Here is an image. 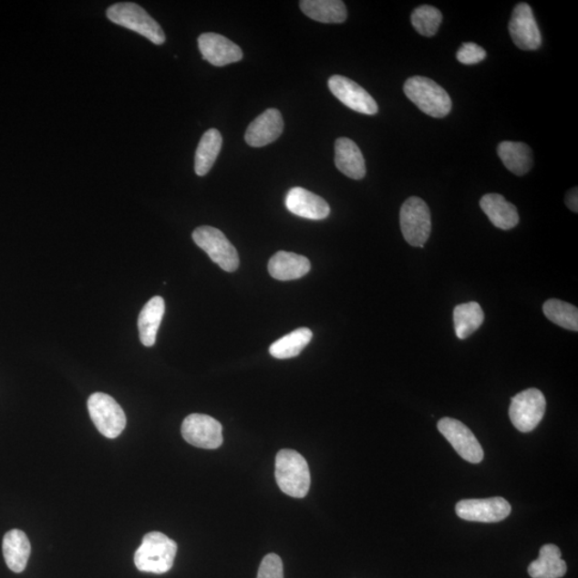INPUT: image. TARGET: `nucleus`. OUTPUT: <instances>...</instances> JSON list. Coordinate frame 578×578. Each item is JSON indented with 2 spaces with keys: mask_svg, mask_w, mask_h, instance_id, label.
<instances>
[{
  "mask_svg": "<svg viewBox=\"0 0 578 578\" xmlns=\"http://www.w3.org/2000/svg\"><path fill=\"white\" fill-rule=\"evenodd\" d=\"M181 434L190 445L209 450L223 444L222 424L207 415L188 416L182 422Z\"/></svg>",
  "mask_w": 578,
  "mask_h": 578,
  "instance_id": "nucleus-9",
  "label": "nucleus"
},
{
  "mask_svg": "<svg viewBox=\"0 0 578 578\" xmlns=\"http://www.w3.org/2000/svg\"><path fill=\"white\" fill-rule=\"evenodd\" d=\"M511 504L502 497L487 500H464L455 506L459 518L478 522H498L506 520L511 513Z\"/></svg>",
  "mask_w": 578,
  "mask_h": 578,
  "instance_id": "nucleus-11",
  "label": "nucleus"
},
{
  "mask_svg": "<svg viewBox=\"0 0 578 578\" xmlns=\"http://www.w3.org/2000/svg\"><path fill=\"white\" fill-rule=\"evenodd\" d=\"M544 315L553 324L571 330H578L577 307L558 299L547 300L543 305Z\"/></svg>",
  "mask_w": 578,
  "mask_h": 578,
  "instance_id": "nucleus-28",
  "label": "nucleus"
},
{
  "mask_svg": "<svg viewBox=\"0 0 578 578\" xmlns=\"http://www.w3.org/2000/svg\"><path fill=\"white\" fill-rule=\"evenodd\" d=\"M3 552L8 568L15 573H22L26 569L30 552H32V545L26 533L18 529H12L5 533L3 540Z\"/></svg>",
  "mask_w": 578,
  "mask_h": 578,
  "instance_id": "nucleus-20",
  "label": "nucleus"
},
{
  "mask_svg": "<svg viewBox=\"0 0 578 578\" xmlns=\"http://www.w3.org/2000/svg\"><path fill=\"white\" fill-rule=\"evenodd\" d=\"M441 21V12L428 5H421L411 15V24L417 33L424 36H433L438 34Z\"/></svg>",
  "mask_w": 578,
  "mask_h": 578,
  "instance_id": "nucleus-29",
  "label": "nucleus"
},
{
  "mask_svg": "<svg viewBox=\"0 0 578 578\" xmlns=\"http://www.w3.org/2000/svg\"><path fill=\"white\" fill-rule=\"evenodd\" d=\"M275 480L283 493L304 498L311 487V473L305 459L297 451H279L275 458Z\"/></svg>",
  "mask_w": 578,
  "mask_h": 578,
  "instance_id": "nucleus-2",
  "label": "nucleus"
},
{
  "mask_svg": "<svg viewBox=\"0 0 578 578\" xmlns=\"http://www.w3.org/2000/svg\"><path fill=\"white\" fill-rule=\"evenodd\" d=\"M438 428L460 458L471 464L482 462L483 449L476 436L464 423L452 418H442L438 423Z\"/></svg>",
  "mask_w": 578,
  "mask_h": 578,
  "instance_id": "nucleus-10",
  "label": "nucleus"
},
{
  "mask_svg": "<svg viewBox=\"0 0 578 578\" xmlns=\"http://www.w3.org/2000/svg\"><path fill=\"white\" fill-rule=\"evenodd\" d=\"M311 263L306 257L292 252L280 251L270 258L268 272L274 279L292 281L309 274Z\"/></svg>",
  "mask_w": 578,
  "mask_h": 578,
  "instance_id": "nucleus-18",
  "label": "nucleus"
},
{
  "mask_svg": "<svg viewBox=\"0 0 578 578\" xmlns=\"http://www.w3.org/2000/svg\"><path fill=\"white\" fill-rule=\"evenodd\" d=\"M404 92L418 108L434 119H444L451 112L450 96L432 79L423 77H410L404 85Z\"/></svg>",
  "mask_w": 578,
  "mask_h": 578,
  "instance_id": "nucleus-3",
  "label": "nucleus"
},
{
  "mask_svg": "<svg viewBox=\"0 0 578 578\" xmlns=\"http://www.w3.org/2000/svg\"><path fill=\"white\" fill-rule=\"evenodd\" d=\"M300 9L319 23L341 24L346 21L347 9L341 0H301Z\"/></svg>",
  "mask_w": 578,
  "mask_h": 578,
  "instance_id": "nucleus-23",
  "label": "nucleus"
},
{
  "mask_svg": "<svg viewBox=\"0 0 578 578\" xmlns=\"http://www.w3.org/2000/svg\"><path fill=\"white\" fill-rule=\"evenodd\" d=\"M178 546L174 540L164 533L152 532L147 533L138 551L134 563L140 572L153 574H164L173 568Z\"/></svg>",
  "mask_w": 578,
  "mask_h": 578,
  "instance_id": "nucleus-1",
  "label": "nucleus"
},
{
  "mask_svg": "<svg viewBox=\"0 0 578 578\" xmlns=\"http://www.w3.org/2000/svg\"><path fill=\"white\" fill-rule=\"evenodd\" d=\"M88 411L97 429L106 438L114 439L124 432L127 417L112 397L102 392L94 393L88 399Z\"/></svg>",
  "mask_w": 578,
  "mask_h": 578,
  "instance_id": "nucleus-5",
  "label": "nucleus"
},
{
  "mask_svg": "<svg viewBox=\"0 0 578 578\" xmlns=\"http://www.w3.org/2000/svg\"><path fill=\"white\" fill-rule=\"evenodd\" d=\"M257 578H284L282 559L276 553L264 556L258 569Z\"/></svg>",
  "mask_w": 578,
  "mask_h": 578,
  "instance_id": "nucleus-31",
  "label": "nucleus"
},
{
  "mask_svg": "<svg viewBox=\"0 0 578 578\" xmlns=\"http://www.w3.org/2000/svg\"><path fill=\"white\" fill-rule=\"evenodd\" d=\"M498 156L506 168L516 176H522L532 170L533 165L531 147L518 141H502L498 146Z\"/></svg>",
  "mask_w": 578,
  "mask_h": 578,
  "instance_id": "nucleus-24",
  "label": "nucleus"
},
{
  "mask_svg": "<svg viewBox=\"0 0 578 578\" xmlns=\"http://www.w3.org/2000/svg\"><path fill=\"white\" fill-rule=\"evenodd\" d=\"M509 32L514 45L522 51H536L542 45V36L531 5L521 3L513 10Z\"/></svg>",
  "mask_w": 578,
  "mask_h": 578,
  "instance_id": "nucleus-12",
  "label": "nucleus"
},
{
  "mask_svg": "<svg viewBox=\"0 0 578 578\" xmlns=\"http://www.w3.org/2000/svg\"><path fill=\"white\" fill-rule=\"evenodd\" d=\"M284 129L280 110L269 108L258 116L249 126L244 139L252 147H263L274 143L281 137Z\"/></svg>",
  "mask_w": 578,
  "mask_h": 578,
  "instance_id": "nucleus-16",
  "label": "nucleus"
},
{
  "mask_svg": "<svg viewBox=\"0 0 578 578\" xmlns=\"http://www.w3.org/2000/svg\"><path fill=\"white\" fill-rule=\"evenodd\" d=\"M110 22L133 30L157 46L165 42V34L159 23L140 5L133 3H119L110 5L107 11Z\"/></svg>",
  "mask_w": 578,
  "mask_h": 578,
  "instance_id": "nucleus-4",
  "label": "nucleus"
},
{
  "mask_svg": "<svg viewBox=\"0 0 578 578\" xmlns=\"http://www.w3.org/2000/svg\"><path fill=\"white\" fill-rule=\"evenodd\" d=\"M329 89L344 106L360 114L375 115L378 112L377 101L360 85L346 77L334 76L329 78Z\"/></svg>",
  "mask_w": 578,
  "mask_h": 578,
  "instance_id": "nucleus-13",
  "label": "nucleus"
},
{
  "mask_svg": "<svg viewBox=\"0 0 578 578\" xmlns=\"http://www.w3.org/2000/svg\"><path fill=\"white\" fill-rule=\"evenodd\" d=\"M480 207L497 229L512 230L520 222L518 209L501 194L484 195L480 201Z\"/></svg>",
  "mask_w": 578,
  "mask_h": 578,
  "instance_id": "nucleus-19",
  "label": "nucleus"
},
{
  "mask_svg": "<svg viewBox=\"0 0 578 578\" xmlns=\"http://www.w3.org/2000/svg\"><path fill=\"white\" fill-rule=\"evenodd\" d=\"M285 205L289 212L307 220H324L330 214L327 201L300 187L289 190Z\"/></svg>",
  "mask_w": 578,
  "mask_h": 578,
  "instance_id": "nucleus-15",
  "label": "nucleus"
},
{
  "mask_svg": "<svg viewBox=\"0 0 578 578\" xmlns=\"http://www.w3.org/2000/svg\"><path fill=\"white\" fill-rule=\"evenodd\" d=\"M565 204L571 209L572 212L577 213L578 212V194L577 188L572 189L565 198Z\"/></svg>",
  "mask_w": 578,
  "mask_h": 578,
  "instance_id": "nucleus-32",
  "label": "nucleus"
},
{
  "mask_svg": "<svg viewBox=\"0 0 578 578\" xmlns=\"http://www.w3.org/2000/svg\"><path fill=\"white\" fill-rule=\"evenodd\" d=\"M546 410V399L536 388L521 391L511 398L510 419L521 433L532 432L542 421Z\"/></svg>",
  "mask_w": 578,
  "mask_h": 578,
  "instance_id": "nucleus-8",
  "label": "nucleus"
},
{
  "mask_svg": "<svg viewBox=\"0 0 578 578\" xmlns=\"http://www.w3.org/2000/svg\"><path fill=\"white\" fill-rule=\"evenodd\" d=\"M457 57L460 64L476 65L487 57V52L476 43L466 42L459 47Z\"/></svg>",
  "mask_w": 578,
  "mask_h": 578,
  "instance_id": "nucleus-30",
  "label": "nucleus"
},
{
  "mask_svg": "<svg viewBox=\"0 0 578 578\" xmlns=\"http://www.w3.org/2000/svg\"><path fill=\"white\" fill-rule=\"evenodd\" d=\"M164 313V299L159 296L151 298L140 311L138 323L139 339L146 347L155 346Z\"/></svg>",
  "mask_w": 578,
  "mask_h": 578,
  "instance_id": "nucleus-22",
  "label": "nucleus"
},
{
  "mask_svg": "<svg viewBox=\"0 0 578 578\" xmlns=\"http://www.w3.org/2000/svg\"><path fill=\"white\" fill-rule=\"evenodd\" d=\"M199 47L202 58L215 67L238 63L243 57L242 48L226 36L214 33L200 36Z\"/></svg>",
  "mask_w": 578,
  "mask_h": 578,
  "instance_id": "nucleus-14",
  "label": "nucleus"
},
{
  "mask_svg": "<svg viewBox=\"0 0 578 578\" xmlns=\"http://www.w3.org/2000/svg\"><path fill=\"white\" fill-rule=\"evenodd\" d=\"M335 149L337 170L352 180H364L366 174V161L355 141L346 138L337 139Z\"/></svg>",
  "mask_w": 578,
  "mask_h": 578,
  "instance_id": "nucleus-17",
  "label": "nucleus"
},
{
  "mask_svg": "<svg viewBox=\"0 0 578 578\" xmlns=\"http://www.w3.org/2000/svg\"><path fill=\"white\" fill-rule=\"evenodd\" d=\"M567 570V563L562 558L559 547L545 544L541 547L537 561L529 564L528 574L532 578H562Z\"/></svg>",
  "mask_w": 578,
  "mask_h": 578,
  "instance_id": "nucleus-21",
  "label": "nucleus"
},
{
  "mask_svg": "<svg viewBox=\"0 0 578 578\" xmlns=\"http://www.w3.org/2000/svg\"><path fill=\"white\" fill-rule=\"evenodd\" d=\"M310 329L299 328L275 341L269 348V353L276 359H289L297 356L312 340Z\"/></svg>",
  "mask_w": 578,
  "mask_h": 578,
  "instance_id": "nucleus-27",
  "label": "nucleus"
},
{
  "mask_svg": "<svg viewBox=\"0 0 578 578\" xmlns=\"http://www.w3.org/2000/svg\"><path fill=\"white\" fill-rule=\"evenodd\" d=\"M399 224L406 242L423 249L432 229L427 202L416 196L406 201L399 212Z\"/></svg>",
  "mask_w": 578,
  "mask_h": 578,
  "instance_id": "nucleus-7",
  "label": "nucleus"
},
{
  "mask_svg": "<svg viewBox=\"0 0 578 578\" xmlns=\"http://www.w3.org/2000/svg\"><path fill=\"white\" fill-rule=\"evenodd\" d=\"M455 335L465 340L481 327L484 312L478 303L459 304L453 311Z\"/></svg>",
  "mask_w": 578,
  "mask_h": 578,
  "instance_id": "nucleus-26",
  "label": "nucleus"
},
{
  "mask_svg": "<svg viewBox=\"0 0 578 578\" xmlns=\"http://www.w3.org/2000/svg\"><path fill=\"white\" fill-rule=\"evenodd\" d=\"M192 237L196 245L204 250L224 272H236L239 267L238 252L222 232L215 227L201 226L193 232Z\"/></svg>",
  "mask_w": 578,
  "mask_h": 578,
  "instance_id": "nucleus-6",
  "label": "nucleus"
},
{
  "mask_svg": "<svg viewBox=\"0 0 578 578\" xmlns=\"http://www.w3.org/2000/svg\"><path fill=\"white\" fill-rule=\"evenodd\" d=\"M222 135L217 129H211L202 135L195 153L194 170L198 176H205L211 171L222 149Z\"/></svg>",
  "mask_w": 578,
  "mask_h": 578,
  "instance_id": "nucleus-25",
  "label": "nucleus"
}]
</instances>
